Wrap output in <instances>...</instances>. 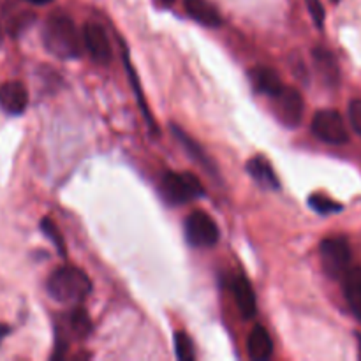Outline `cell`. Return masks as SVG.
Returning a JSON list of instances; mask_svg holds the SVG:
<instances>
[{
	"label": "cell",
	"instance_id": "obj_1",
	"mask_svg": "<svg viewBox=\"0 0 361 361\" xmlns=\"http://www.w3.org/2000/svg\"><path fill=\"white\" fill-rule=\"evenodd\" d=\"M42 41L48 51L59 59L71 60L81 55V37L67 14L53 13L42 30Z\"/></svg>",
	"mask_w": 361,
	"mask_h": 361
},
{
	"label": "cell",
	"instance_id": "obj_2",
	"mask_svg": "<svg viewBox=\"0 0 361 361\" xmlns=\"http://www.w3.org/2000/svg\"><path fill=\"white\" fill-rule=\"evenodd\" d=\"M48 295L63 305H80L92 291V282L83 270L74 267H60L46 282Z\"/></svg>",
	"mask_w": 361,
	"mask_h": 361
},
{
	"label": "cell",
	"instance_id": "obj_3",
	"mask_svg": "<svg viewBox=\"0 0 361 361\" xmlns=\"http://www.w3.org/2000/svg\"><path fill=\"white\" fill-rule=\"evenodd\" d=\"M319 254L324 274L330 279H342L351 268V247L344 236L324 238L319 245Z\"/></svg>",
	"mask_w": 361,
	"mask_h": 361
},
{
	"label": "cell",
	"instance_id": "obj_4",
	"mask_svg": "<svg viewBox=\"0 0 361 361\" xmlns=\"http://www.w3.org/2000/svg\"><path fill=\"white\" fill-rule=\"evenodd\" d=\"M162 192L168 197V201L175 204L189 203V201L197 200L203 196L204 189L201 185L200 178L192 173H173L168 171L162 176Z\"/></svg>",
	"mask_w": 361,
	"mask_h": 361
},
{
	"label": "cell",
	"instance_id": "obj_5",
	"mask_svg": "<svg viewBox=\"0 0 361 361\" xmlns=\"http://www.w3.org/2000/svg\"><path fill=\"white\" fill-rule=\"evenodd\" d=\"M312 133L328 145H345L349 141L344 118L335 109H321L312 118Z\"/></svg>",
	"mask_w": 361,
	"mask_h": 361
},
{
	"label": "cell",
	"instance_id": "obj_6",
	"mask_svg": "<svg viewBox=\"0 0 361 361\" xmlns=\"http://www.w3.org/2000/svg\"><path fill=\"white\" fill-rule=\"evenodd\" d=\"M219 226L204 212L196 210L185 219V238L189 245L197 249H208L219 242Z\"/></svg>",
	"mask_w": 361,
	"mask_h": 361
},
{
	"label": "cell",
	"instance_id": "obj_7",
	"mask_svg": "<svg viewBox=\"0 0 361 361\" xmlns=\"http://www.w3.org/2000/svg\"><path fill=\"white\" fill-rule=\"evenodd\" d=\"M274 99L275 111L281 122L288 127H298L305 113V101L296 88L284 87Z\"/></svg>",
	"mask_w": 361,
	"mask_h": 361
},
{
	"label": "cell",
	"instance_id": "obj_8",
	"mask_svg": "<svg viewBox=\"0 0 361 361\" xmlns=\"http://www.w3.org/2000/svg\"><path fill=\"white\" fill-rule=\"evenodd\" d=\"M83 44L85 48L88 49L92 59L95 60L101 66H106V63L111 62L113 59V49H111V42H109L108 34L102 28V25L94 23H87L83 27Z\"/></svg>",
	"mask_w": 361,
	"mask_h": 361
},
{
	"label": "cell",
	"instance_id": "obj_9",
	"mask_svg": "<svg viewBox=\"0 0 361 361\" xmlns=\"http://www.w3.org/2000/svg\"><path fill=\"white\" fill-rule=\"evenodd\" d=\"M28 92L20 81H9L0 87V108L9 115H21L27 109Z\"/></svg>",
	"mask_w": 361,
	"mask_h": 361
},
{
	"label": "cell",
	"instance_id": "obj_10",
	"mask_svg": "<svg viewBox=\"0 0 361 361\" xmlns=\"http://www.w3.org/2000/svg\"><path fill=\"white\" fill-rule=\"evenodd\" d=\"M183 7H185L187 14L203 27L217 28L222 25L221 13L208 0H183Z\"/></svg>",
	"mask_w": 361,
	"mask_h": 361
},
{
	"label": "cell",
	"instance_id": "obj_11",
	"mask_svg": "<svg viewBox=\"0 0 361 361\" xmlns=\"http://www.w3.org/2000/svg\"><path fill=\"white\" fill-rule=\"evenodd\" d=\"M233 296H235L236 307H238L240 316L245 321L252 319L256 316V295L252 291V286L247 279L236 277L233 282Z\"/></svg>",
	"mask_w": 361,
	"mask_h": 361
},
{
	"label": "cell",
	"instance_id": "obj_12",
	"mask_svg": "<svg viewBox=\"0 0 361 361\" xmlns=\"http://www.w3.org/2000/svg\"><path fill=\"white\" fill-rule=\"evenodd\" d=\"M247 351L249 356L256 361H267L274 355V342H271L270 334L267 328L256 324L250 331L249 338H247Z\"/></svg>",
	"mask_w": 361,
	"mask_h": 361
},
{
	"label": "cell",
	"instance_id": "obj_13",
	"mask_svg": "<svg viewBox=\"0 0 361 361\" xmlns=\"http://www.w3.org/2000/svg\"><path fill=\"white\" fill-rule=\"evenodd\" d=\"M342 289L349 309L361 321V268H349L342 277Z\"/></svg>",
	"mask_w": 361,
	"mask_h": 361
},
{
	"label": "cell",
	"instance_id": "obj_14",
	"mask_svg": "<svg viewBox=\"0 0 361 361\" xmlns=\"http://www.w3.org/2000/svg\"><path fill=\"white\" fill-rule=\"evenodd\" d=\"M250 81H252L254 88H256L259 94L268 95V97H275V95L284 88L281 76H279L271 67H254V69L250 71Z\"/></svg>",
	"mask_w": 361,
	"mask_h": 361
},
{
	"label": "cell",
	"instance_id": "obj_15",
	"mask_svg": "<svg viewBox=\"0 0 361 361\" xmlns=\"http://www.w3.org/2000/svg\"><path fill=\"white\" fill-rule=\"evenodd\" d=\"M247 171H249L250 175H252V178L256 180L261 187H264V189L277 190L279 187H281V182H279L271 164L268 162V159L261 157V155L252 157L247 162Z\"/></svg>",
	"mask_w": 361,
	"mask_h": 361
},
{
	"label": "cell",
	"instance_id": "obj_16",
	"mask_svg": "<svg viewBox=\"0 0 361 361\" xmlns=\"http://www.w3.org/2000/svg\"><path fill=\"white\" fill-rule=\"evenodd\" d=\"M314 62H316L317 73L321 74L323 81L330 87L338 85L341 80V71H338L337 59L334 56V53L328 51L324 48H316L314 49Z\"/></svg>",
	"mask_w": 361,
	"mask_h": 361
},
{
	"label": "cell",
	"instance_id": "obj_17",
	"mask_svg": "<svg viewBox=\"0 0 361 361\" xmlns=\"http://www.w3.org/2000/svg\"><path fill=\"white\" fill-rule=\"evenodd\" d=\"M123 63H126V69H127V74H129L130 85H133V88H134V94H136V99H137V104H140L141 111H143V116H145V118H147V123H148V127H150V130H154V133L157 134V133H159V129H157V123L154 122V116H152V115H150V111H148L147 101H145L143 90H141L140 78H137L136 71H134L133 63H130V59H129V53H127V49H123Z\"/></svg>",
	"mask_w": 361,
	"mask_h": 361
},
{
	"label": "cell",
	"instance_id": "obj_18",
	"mask_svg": "<svg viewBox=\"0 0 361 361\" xmlns=\"http://www.w3.org/2000/svg\"><path fill=\"white\" fill-rule=\"evenodd\" d=\"M171 129H173V133H175V137H176V140H178V143L182 145V147L185 148L187 154L190 155V159H192V161H196V162H200V166H203V168L207 169V171H208V169H210V171H212V169H214V168H212L210 161H208V157H207V155H204L203 148H201L200 145H197L196 141H194L192 137L189 136V134H185L182 129H178V127H176V126H173Z\"/></svg>",
	"mask_w": 361,
	"mask_h": 361
},
{
	"label": "cell",
	"instance_id": "obj_19",
	"mask_svg": "<svg viewBox=\"0 0 361 361\" xmlns=\"http://www.w3.org/2000/svg\"><path fill=\"white\" fill-rule=\"evenodd\" d=\"M309 207L321 215L338 214V212H342V208H344L341 203H337V201H334L331 197L324 196V194L321 192L312 194V196L309 197Z\"/></svg>",
	"mask_w": 361,
	"mask_h": 361
},
{
	"label": "cell",
	"instance_id": "obj_20",
	"mask_svg": "<svg viewBox=\"0 0 361 361\" xmlns=\"http://www.w3.org/2000/svg\"><path fill=\"white\" fill-rule=\"evenodd\" d=\"M41 229H42V233L46 235V238H48L49 242L55 245V249L59 250L60 256H66V243H63V238H62V235H60V231H59V228H56L55 222H53L51 219H42Z\"/></svg>",
	"mask_w": 361,
	"mask_h": 361
},
{
	"label": "cell",
	"instance_id": "obj_21",
	"mask_svg": "<svg viewBox=\"0 0 361 361\" xmlns=\"http://www.w3.org/2000/svg\"><path fill=\"white\" fill-rule=\"evenodd\" d=\"M175 353H176V358L182 361L194 360L192 341H190L189 335L183 334V331H176L175 334Z\"/></svg>",
	"mask_w": 361,
	"mask_h": 361
},
{
	"label": "cell",
	"instance_id": "obj_22",
	"mask_svg": "<svg viewBox=\"0 0 361 361\" xmlns=\"http://www.w3.org/2000/svg\"><path fill=\"white\" fill-rule=\"evenodd\" d=\"M71 326L78 335H87L92 330V323L88 314L83 309H76L71 314Z\"/></svg>",
	"mask_w": 361,
	"mask_h": 361
},
{
	"label": "cell",
	"instance_id": "obj_23",
	"mask_svg": "<svg viewBox=\"0 0 361 361\" xmlns=\"http://www.w3.org/2000/svg\"><path fill=\"white\" fill-rule=\"evenodd\" d=\"M349 122L355 133L361 136V99H355L349 104Z\"/></svg>",
	"mask_w": 361,
	"mask_h": 361
},
{
	"label": "cell",
	"instance_id": "obj_24",
	"mask_svg": "<svg viewBox=\"0 0 361 361\" xmlns=\"http://www.w3.org/2000/svg\"><path fill=\"white\" fill-rule=\"evenodd\" d=\"M307 7H309L310 14H312L314 21H316L317 27H323L324 23V7L321 4V0H307Z\"/></svg>",
	"mask_w": 361,
	"mask_h": 361
},
{
	"label": "cell",
	"instance_id": "obj_25",
	"mask_svg": "<svg viewBox=\"0 0 361 361\" xmlns=\"http://www.w3.org/2000/svg\"><path fill=\"white\" fill-rule=\"evenodd\" d=\"M9 331L11 328L7 324H0V342H2V338H6L9 335Z\"/></svg>",
	"mask_w": 361,
	"mask_h": 361
},
{
	"label": "cell",
	"instance_id": "obj_26",
	"mask_svg": "<svg viewBox=\"0 0 361 361\" xmlns=\"http://www.w3.org/2000/svg\"><path fill=\"white\" fill-rule=\"evenodd\" d=\"M25 2L32 4V6H48V4H51L53 0H25Z\"/></svg>",
	"mask_w": 361,
	"mask_h": 361
},
{
	"label": "cell",
	"instance_id": "obj_27",
	"mask_svg": "<svg viewBox=\"0 0 361 361\" xmlns=\"http://www.w3.org/2000/svg\"><path fill=\"white\" fill-rule=\"evenodd\" d=\"M0 42H2V32H0Z\"/></svg>",
	"mask_w": 361,
	"mask_h": 361
}]
</instances>
